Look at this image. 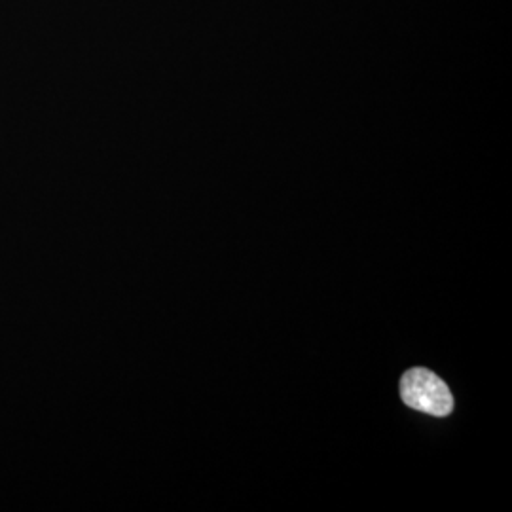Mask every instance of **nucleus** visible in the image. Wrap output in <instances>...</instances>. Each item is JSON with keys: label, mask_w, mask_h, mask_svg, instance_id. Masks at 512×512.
Returning <instances> with one entry per match:
<instances>
[{"label": "nucleus", "mask_w": 512, "mask_h": 512, "mask_svg": "<svg viewBox=\"0 0 512 512\" xmlns=\"http://www.w3.org/2000/svg\"><path fill=\"white\" fill-rule=\"evenodd\" d=\"M401 395L406 406L444 418L454 410V397L448 385L427 368H410L401 380Z\"/></svg>", "instance_id": "nucleus-1"}]
</instances>
